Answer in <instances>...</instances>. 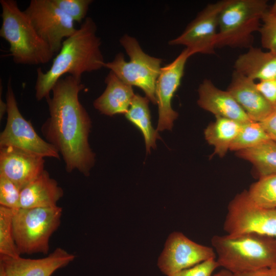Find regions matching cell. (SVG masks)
I'll list each match as a JSON object with an SVG mask.
<instances>
[{"instance_id": "obj_11", "label": "cell", "mask_w": 276, "mask_h": 276, "mask_svg": "<svg viewBox=\"0 0 276 276\" xmlns=\"http://www.w3.org/2000/svg\"><path fill=\"white\" fill-rule=\"evenodd\" d=\"M227 0L207 5L178 37L169 41L170 45H183L193 55L213 54L216 48L218 19Z\"/></svg>"}, {"instance_id": "obj_12", "label": "cell", "mask_w": 276, "mask_h": 276, "mask_svg": "<svg viewBox=\"0 0 276 276\" xmlns=\"http://www.w3.org/2000/svg\"><path fill=\"white\" fill-rule=\"evenodd\" d=\"M216 258L212 247L195 242L180 232H173L166 242L157 265L164 274L172 276L180 271Z\"/></svg>"}, {"instance_id": "obj_23", "label": "cell", "mask_w": 276, "mask_h": 276, "mask_svg": "<svg viewBox=\"0 0 276 276\" xmlns=\"http://www.w3.org/2000/svg\"><path fill=\"white\" fill-rule=\"evenodd\" d=\"M238 156L250 162L259 177L276 174V142L269 140L254 148L237 151Z\"/></svg>"}, {"instance_id": "obj_37", "label": "cell", "mask_w": 276, "mask_h": 276, "mask_svg": "<svg viewBox=\"0 0 276 276\" xmlns=\"http://www.w3.org/2000/svg\"><path fill=\"white\" fill-rule=\"evenodd\" d=\"M0 276H7L3 269L0 268Z\"/></svg>"}, {"instance_id": "obj_8", "label": "cell", "mask_w": 276, "mask_h": 276, "mask_svg": "<svg viewBox=\"0 0 276 276\" xmlns=\"http://www.w3.org/2000/svg\"><path fill=\"white\" fill-rule=\"evenodd\" d=\"M223 224L226 235H265L276 238V209L262 208L255 204L247 191L237 194L229 202Z\"/></svg>"}, {"instance_id": "obj_35", "label": "cell", "mask_w": 276, "mask_h": 276, "mask_svg": "<svg viewBox=\"0 0 276 276\" xmlns=\"http://www.w3.org/2000/svg\"><path fill=\"white\" fill-rule=\"evenodd\" d=\"M213 276H234V275L231 272L226 269H222L217 272L214 273Z\"/></svg>"}, {"instance_id": "obj_13", "label": "cell", "mask_w": 276, "mask_h": 276, "mask_svg": "<svg viewBox=\"0 0 276 276\" xmlns=\"http://www.w3.org/2000/svg\"><path fill=\"white\" fill-rule=\"evenodd\" d=\"M192 56L185 48L171 63L162 67L155 85V97L158 106L157 131L171 130L178 113L173 109L171 101L183 76L188 59Z\"/></svg>"}, {"instance_id": "obj_36", "label": "cell", "mask_w": 276, "mask_h": 276, "mask_svg": "<svg viewBox=\"0 0 276 276\" xmlns=\"http://www.w3.org/2000/svg\"><path fill=\"white\" fill-rule=\"evenodd\" d=\"M269 11L271 13L276 14V1L273 3L272 6L269 8Z\"/></svg>"}, {"instance_id": "obj_19", "label": "cell", "mask_w": 276, "mask_h": 276, "mask_svg": "<svg viewBox=\"0 0 276 276\" xmlns=\"http://www.w3.org/2000/svg\"><path fill=\"white\" fill-rule=\"evenodd\" d=\"M63 190L45 170L20 192L19 208L28 209L57 205Z\"/></svg>"}, {"instance_id": "obj_2", "label": "cell", "mask_w": 276, "mask_h": 276, "mask_svg": "<svg viewBox=\"0 0 276 276\" xmlns=\"http://www.w3.org/2000/svg\"><path fill=\"white\" fill-rule=\"evenodd\" d=\"M97 30L93 19L86 17L80 28L63 41L50 69L43 72L40 67L37 68L35 85L37 101L50 97L55 84L65 74L81 79L84 73L104 67L101 41L97 35Z\"/></svg>"}, {"instance_id": "obj_18", "label": "cell", "mask_w": 276, "mask_h": 276, "mask_svg": "<svg viewBox=\"0 0 276 276\" xmlns=\"http://www.w3.org/2000/svg\"><path fill=\"white\" fill-rule=\"evenodd\" d=\"M106 87L94 102L95 109L108 116L125 114L135 96L132 86L120 80L112 71L105 79Z\"/></svg>"}, {"instance_id": "obj_10", "label": "cell", "mask_w": 276, "mask_h": 276, "mask_svg": "<svg viewBox=\"0 0 276 276\" xmlns=\"http://www.w3.org/2000/svg\"><path fill=\"white\" fill-rule=\"evenodd\" d=\"M39 36L55 54L76 31L72 18L53 0H31L24 11Z\"/></svg>"}, {"instance_id": "obj_7", "label": "cell", "mask_w": 276, "mask_h": 276, "mask_svg": "<svg viewBox=\"0 0 276 276\" xmlns=\"http://www.w3.org/2000/svg\"><path fill=\"white\" fill-rule=\"evenodd\" d=\"M62 213L57 205L15 210L13 236L19 253L48 254L50 238L60 225Z\"/></svg>"}, {"instance_id": "obj_20", "label": "cell", "mask_w": 276, "mask_h": 276, "mask_svg": "<svg viewBox=\"0 0 276 276\" xmlns=\"http://www.w3.org/2000/svg\"><path fill=\"white\" fill-rule=\"evenodd\" d=\"M235 71L255 81L276 78V54L251 47L241 54L234 64Z\"/></svg>"}, {"instance_id": "obj_31", "label": "cell", "mask_w": 276, "mask_h": 276, "mask_svg": "<svg viewBox=\"0 0 276 276\" xmlns=\"http://www.w3.org/2000/svg\"><path fill=\"white\" fill-rule=\"evenodd\" d=\"M256 87L266 100L276 108V78L256 83Z\"/></svg>"}, {"instance_id": "obj_22", "label": "cell", "mask_w": 276, "mask_h": 276, "mask_svg": "<svg viewBox=\"0 0 276 276\" xmlns=\"http://www.w3.org/2000/svg\"><path fill=\"white\" fill-rule=\"evenodd\" d=\"M149 100L145 96L135 94L131 105L125 114L126 119L138 128L143 134L147 152L150 153L151 148H155L156 139H160L158 131L152 127Z\"/></svg>"}, {"instance_id": "obj_14", "label": "cell", "mask_w": 276, "mask_h": 276, "mask_svg": "<svg viewBox=\"0 0 276 276\" xmlns=\"http://www.w3.org/2000/svg\"><path fill=\"white\" fill-rule=\"evenodd\" d=\"M44 157L12 146L0 147V175L21 191L44 170Z\"/></svg>"}, {"instance_id": "obj_28", "label": "cell", "mask_w": 276, "mask_h": 276, "mask_svg": "<svg viewBox=\"0 0 276 276\" xmlns=\"http://www.w3.org/2000/svg\"><path fill=\"white\" fill-rule=\"evenodd\" d=\"M53 2L74 21L85 19L91 0H53Z\"/></svg>"}, {"instance_id": "obj_30", "label": "cell", "mask_w": 276, "mask_h": 276, "mask_svg": "<svg viewBox=\"0 0 276 276\" xmlns=\"http://www.w3.org/2000/svg\"><path fill=\"white\" fill-rule=\"evenodd\" d=\"M219 267L216 259H211L190 268L180 271L172 276H213Z\"/></svg>"}, {"instance_id": "obj_27", "label": "cell", "mask_w": 276, "mask_h": 276, "mask_svg": "<svg viewBox=\"0 0 276 276\" xmlns=\"http://www.w3.org/2000/svg\"><path fill=\"white\" fill-rule=\"evenodd\" d=\"M259 32L262 47L276 54V14L268 10L263 15Z\"/></svg>"}, {"instance_id": "obj_29", "label": "cell", "mask_w": 276, "mask_h": 276, "mask_svg": "<svg viewBox=\"0 0 276 276\" xmlns=\"http://www.w3.org/2000/svg\"><path fill=\"white\" fill-rule=\"evenodd\" d=\"M21 191L8 178L0 175V205L12 209H19Z\"/></svg>"}, {"instance_id": "obj_9", "label": "cell", "mask_w": 276, "mask_h": 276, "mask_svg": "<svg viewBox=\"0 0 276 276\" xmlns=\"http://www.w3.org/2000/svg\"><path fill=\"white\" fill-rule=\"evenodd\" d=\"M7 119L5 127L0 134V147L12 146L37 154L60 159L57 150L43 140L34 130L31 123L21 114L10 78L6 94Z\"/></svg>"}, {"instance_id": "obj_4", "label": "cell", "mask_w": 276, "mask_h": 276, "mask_svg": "<svg viewBox=\"0 0 276 276\" xmlns=\"http://www.w3.org/2000/svg\"><path fill=\"white\" fill-rule=\"evenodd\" d=\"M2 24L0 36L9 44L16 64L38 65L49 62L54 54L39 36L15 0H1Z\"/></svg>"}, {"instance_id": "obj_26", "label": "cell", "mask_w": 276, "mask_h": 276, "mask_svg": "<svg viewBox=\"0 0 276 276\" xmlns=\"http://www.w3.org/2000/svg\"><path fill=\"white\" fill-rule=\"evenodd\" d=\"M15 210L0 206V257H20L13 236V219Z\"/></svg>"}, {"instance_id": "obj_34", "label": "cell", "mask_w": 276, "mask_h": 276, "mask_svg": "<svg viewBox=\"0 0 276 276\" xmlns=\"http://www.w3.org/2000/svg\"><path fill=\"white\" fill-rule=\"evenodd\" d=\"M7 112V104L6 102H4L0 98V119L1 120L4 117L5 114Z\"/></svg>"}, {"instance_id": "obj_5", "label": "cell", "mask_w": 276, "mask_h": 276, "mask_svg": "<svg viewBox=\"0 0 276 276\" xmlns=\"http://www.w3.org/2000/svg\"><path fill=\"white\" fill-rule=\"evenodd\" d=\"M268 9L265 0H227L219 16L216 48L251 47Z\"/></svg>"}, {"instance_id": "obj_16", "label": "cell", "mask_w": 276, "mask_h": 276, "mask_svg": "<svg viewBox=\"0 0 276 276\" xmlns=\"http://www.w3.org/2000/svg\"><path fill=\"white\" fill-rule=\"evenodd\" d=\"M198 93V105L216 117L233 120L241 124L252 121L228 91L219 89L210 80H203Z\"/></svg>"}, {"instance_id": "obj_33", "label": "cell", "mask_w": 276, "mask_h": 276, "mask_svg": "<svg viewBox=\"0 0 276 276\" xmlns=\"http://www.w3.org/2000/svg\"><path fill=\"white\" fill-rule=\"evenodd\" d=\"M234 276H276V268L266 267L257 270L234 274Z\"/></svg>"}, {"instance_id": "obj_15", "label": "cell", "mask_w": 276, "mask_h": 276, "mask_svg": "<svg viewBox=\"0 0 276 276\" xmlns=\"http://www.w3.org/2000/svg\"><path fill=\"white\" fill-rule=\"evenodd\" d=\"M75 258L74 255L58 247L46 257L40 259L0 257V268L7 276H51Z\"/></svg>"}, {"instance_id": "obj_1", "label": "cell", "mask_w": 276, "mask_h": 276, "mask_svg": "<svg viewBox=\"0 0 276 276\" xmlns=\"http://www.w3.org/2000/svg\"><path fill=\"white\" fill-rule=\"evenodd\" d=\"M84 88L81 79L69 75L61 78L52 88V97L46 99L50 117L41 131L62 156L67 172L77 170L87 176L95 154L88 142L91 119L79 99Z\"/></svg>"}, {"instance_id": "obj_32", "label": "cell", "mask_w": 276, "mask_h": 276, "mask_svg": "<svg viewBox=\"0 0 276 276\" xmlns=\"http://www.w3.org/2000/svg\"><path fill=\"white\" fill-rule=\"evenodd\" d=\"M260 123L270 139L276 142V108Z\"/></svg>"}, {"instance_id": "obj_17", "label": "cell", "mask_w": 276, "mask_h": 276, "mask_svg": "<svg viewBox=\"0 0 276 276\" xmlns=\"http://www.w3.org/2000/svg\"><path fill=\"white\" fill-rule=\"evenodd\" d=\"M226 90L252 121L261 122L274 109L258 90L255 81L235 70Z\"/></svg>"}, {"instance_id": "obj_21", "label": "cell", "mask_w": 276, "mask_h": 276, "mask_svg": "<svg viewBox=\"0 0 276 276\" xmlns=\"http://www.w3.org/2000/svg\"><path fill=\"white\" fill-rule=\"evenodd\" d=\"M242 124L235 120L216 117L204 130L206 141L214 147V154L223 157L237 135Z\"/></svg>"}, {"instance_id": "obj_3", "label": "cell", "mask_w": 276, "mask_h": 276, "mask_svg": "<svg viewBox=\"0 0 276 276\" xmlns=\"http://www.w3.org/2000/svg\"><path fill=\"white\" fill-rule=\"evenodd\" d=\"M219 267L233 274L276 268V238L258 234L215 235L211 239Z\"/></svg>"}, {"instance_id": "obj_24", "label": "cell", "mask_w": 276, "mask_h": 276, "mask_svg": "<svg viewBox=\"0 0 276 276\" xmlns=\"http://www.w3.org/2000/svg\"><path fill=\"white\" fill-rule=\"evenodd\" d=\"M253 202L260 207L276 209V174L260 177L247 191Z\"/></svg>"}, {"instance_id": "obj_25", "label": "cell", "mask_w": 276, "mask_h": 276, "mask_svg": "<svg viewBox=\"0 0 276 276\" xmlns=\"http://www.w3.org/2000/svg\"><path fill=\"white\" fill-rule=\"evenodd\" d=\"M269 140L260 122L250 121L242 124L229 150L237 152L250 149Z\"/></svg>"}, {"instance_id": "obj_6", "label": "cell", "mask_w": 276, "mask_h": 276, "mask_svg": "<svg viewBox=\"0 0 276 276\" xmlns=\"http://www.w3.org/2000/svg\"><path fill=\"white\" fill-rule=\"evenodd\" d=\"M120 43L129 61L125 60L123 53H119L112 61L105 63L104 67L109 69L124 83L141 89L149 101L156 104L155 85L163 59L146 54L137 39L128 34L121 37Z\"/></svg>"}]
</instances>
